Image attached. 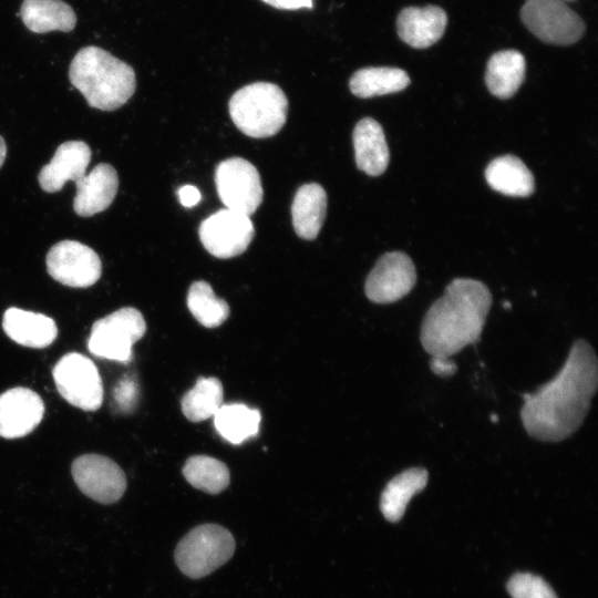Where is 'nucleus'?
<instances>
[{"label":"nucleus","instance_id":"4468645a","mask_svg":"<svg viewBox=\"0 0 598 598\" xmlns=\"http://www.w3.org/2000/svg\"><path fill=\"white\" fill-rule=\"evenodd\" d=\"M44 403L34 391L17 386L0 394V436L18 439L31 433L41 422Z\"/></svg>","mask_w":598,"mask_h":598},{"label":"nucleus","instance_id":"a211bd4d","mask_svg":"<svg viewBox=\"0 0 598 598\" xmlns=\"http://www.w3.org/2000/svg\"><path fill=\"white\" fill-rule=\"evenodd\" d=\"M2 327L10 339L35 349L50 346L58 336V328L52 318L14 307L4 312Z\"/></svg>","mask_w":598,"mask_h":598},{"label":"nucleus","instance_id":"6ab92c4d","mask_svg":"<svg viewBox=\"0 0 598 598\" xmlns=\"http://www.w3.org/2000/svg\"><path fill=\"white\" fill-rule=\"evenodd\" d=\"M352 140L358 168L370 176L381 175L390 159L382 126L375 120L364 117L357 123Z\"/></svg>","mask_w":598,"mask_h":598},{"label":"nucleus","instance_id":"ddd939ff","mask_svg":"<svg viewBox=\"0 0 598 598\" xmlns=\"http://www.w3.org/2000/svg\"><path fill=\"white\" fill-rule=\"evenodd\" d=\"M416 282L412 259L404 252L382 255L365 280V295L375 303H391L406 296Z\"/></svg>","mask_w":598,"mask_h":598},{"label":"nucleus","instance_id":"cd10ccee","mask_svg":"<svg viewBox=\"0 0 598 598\" xmlns=\"http://www.w3.org/2000/svg\"><path fill=\"white\" fill-rule=\"evenodd\" d=\"M183 475L192 486L209 494H218L229 484L228 467L207 455L189 457L183 467Z\"/></svg>","mask_w":598,"mask_h":598},{"label":"nucleus","instance_id":"f3484780","mask_svg":"<svg viewBox=\"0 0 598 598\" xmlns=\"http://www.w3.org/2000/svg\"><path fill=\"white\" fill-rule=\"evenodd\" d=\"M446 23L447 16L439 7H409L400 12L396 30L403 42L416 49H424L442 38Z\"/></svg>","mask_w":598,"mask_h":598},{"label":"nucleus","instance_id":"1a4fd4ad","mask_svg":"<svg viewBox=\"0 0 598 598\" xmlns=\"http://www.w3.org/2000/svg\"><path fill=\"white\" fill-rule=\"evenodd\" d=\"M217 194L226 208L252 215L262 203L264 190L257 168L247 159L220 162L215 172Z\"/></svg>","mask_w":598,"mask_h":598},{"label":"nucleus","instance_id":"5701e85b","mask_svg":"<svg viewBox=\"0 0 598 598\" xmlns=\"http://www.w3.org/2000/svg\"><path fill=\"white\" fill-rule=\"evenodd\" d=\"M20 16L27 28L35 33L68 32L76 23L73 9L61 0H24Z\"/></svg>","mask_w":598,"mask_h":598},{"label":"nucleus","instance_id":"39448f33","mask_svg":"<svg viewBox=\"0 0 598 598\" xmlns=\"http://www.w3.org/2000/svg\"><path fill=\"white\" fill-rule=\"evenodd\" d=\"M234 550L235 540L229 530L216 524H204L181 539L175 561L183 574L197 579L224 565Z\"/></svg>","mask_w":598,"mask_h":598},{"label":"nucleus","instance_id":"c85d7f7f","mask_svg":"<svg viewBox=\"0 0 598 598\" xmlns=\"http://www.w3.org/2000/svg\"><path fill=\"white\" fill-rule=\"evenodd\" d=\"M187 306L195 319L207 328L220 326L229 316L227 302L219 299L212 286L203 280L190 285L187 293Z\"/></svg>","mask_w":598,"mask_h":598},{"label":"nucleus","instance_id":"f8f14e48","mask_svg":"<svg viewBox=\"0 0 598 598\" xmlns=\"http://www.w3.org/2000/svg\"><path fill=\"white\" fill-rule=\"evenodd\" d=\"M71 472L80 491L102 504L117 502L126 489L123 470L104 455H81L72 463Z\"/></svg>","mask_w":598,"mask_h":598},{"label":"nucleus","instance_id":"20e7f679","mask_svg":"<svg viewBox=\"0 0 598 598\" xmlns=\"http://www.w3.org/2000/svg\"><path fill=\"white\" fill-rule=\"evenodd\" d=\"M234 124L255 138L277 134L286 123L288 100L283 91L269 82H255L236 91L228 103Z\"/></svg>","mask_w":598,"mask_h":598},{"label":"nucleus","instance_id":"bb28decb","mask_svg":"<svg viewBox=\"0 0 598 598\" xmlns=\"http://www.w3.org/2000/svg\"><path fill=\"white\" fill-rule=\"evenodd\" d=\"M223 385L217 378H199L182 399L184 415L192 422H199L214 416L223 405Z\"/></svg>","mask_w":598,"mask_h":598},{"label":"nucleus","instance_id":"7c9ffc66","mask_svg":"<svg viewBox=\"0 0 598 598\" xmlns=\"http://www.w3.org/2000/svg\"><path fill=\"white\" fill-rule=\"evenodd\" d=\"M430 368L439 377H451L457 370L455 362L448 357H431Z\"/></svg>","mask_w":598,"mask_h":598},{"label":"nucleus","instance_id":"a878e982","mask_svg":"<svg viewBox=\"0 0 598 598\" xmlns=\"http://www.w3.org/2000/svg\"><path fill=\"white\" fill-rule=\"evenodd\" d=\"M410 84L408 73L398 68H363L351 78V92L362 99L402 91Z\"/></svg>","mask_w":598,"mask_h":598},{"label":"nucleus","instance_id":"f704fd0d","mask_svg":"<svg viewBox=\"0 0 598 598\" xmlns=\"http://www.w3.org/2000/svg\"><path fill=\"white\" fill-rule=\"evenodd\" d=\"M564 2H570V1H575V0H563Z\"/></svg>","mask_w":598,"mask_h":598},{"label":"nucleus","instance_id":"9b49d317","mask_svg":"<svg viewBox=\"0 0 598 598\" xmlns=\"http://www.w3.org/2000/svg\"><path fill=\"white\" fill-rule=\"evenodd\" d=\"M49 275L60 283L73 288H86L101 277L102 262L89 246L75 240H62L47 254Z\"/></svg>","mask_w":598,"mask_h":598},{"label":"nucleus","instance_id":"72a5a7b5","mask_svg":"<svg viewBox=\"0 0 598 598\" xmlns=\"http://www.w3.org/2000/svg\"><path fill=\"white\" fill-rule=\"evenodd\" d=\"M7 155V145L3 137L0 135V167L2 166Z\"/></svg>","mask_w":598,"mask_h":598},{"label":"nucleus","instance_id":"f257e3e1","mask_svg":"<svg viewBox=\"0 0 598 598\" xmlns=\"http://www.w3.org/2000/svg\"><path fill=\"white\" fill-rule=\"evenodd\" d=\"M598 385L592 347L578 339L559 372L534 393L524 394L520 419L527 434L542 442H560L582 424Z\"/></svg>","mask_w":598,"mask_h":598},{"label":"nucleus","instance_id":"0eeeda50","mask_svg":"<svg viewBox=\"0 0 598 598\" xmlns=\"http://www.w3.org/2000/svg\"><path fill=\"white\" fill-rule=\"evenodd\" d=\"M520 19L534 35L550 44H573L585 32L581 18L563 0H526Z\"/></svg>","mask_w":598,"mask_h":598},{"label":"nucleus","instance_id":"c756f323","mask_svg":"<svg viewBox=\"0 0 598 598\" xmlns=\"http://www.w3.org/2000/svg\"><path fill=\"white\" fill-rule=\"evenodd\" d=\"M507 590L513 598H557L543 578L528 573L515 574L507 582Z\"/></svg>","mask_w":598,"mask_h":598},{"label":"nucleus","instance_id":"393cba45","mask_svg":"<svg viewBox=\"0 0 598 598\" xmlns=\"http://www.w3.org/2000/svg\"><path fill=\"white\" fill-rule=\"evenodd\" d=\"M260 412L241 403L221 405L214 414V424L218 434L231 444H240L257 435Z\"/></svg>","mask_w":598,"mask_h":598},{"label":"nucleus","instance_id":"2eb2a0df","mask_svg":"<svg viewBox=\"0 0 598 598\" xmlns=\"http://www.w3.org/2000/svg\"><path fill=\"white\" fill-rule=\"evenodd\" d=\"M91 148L82 141H68L58 146L53 158L44 165L38 181L47 193L62 189L68 181L78 182L85 175L91 161Z\"/></svg>","mask_w":598,"mask_h":598},{"label":"nucleus","instance_id":"9d476101","mask_svg":"<svg viewBox=\"0 0 598 598\" xmlns=\"http://www.w3.org/2000/svg\"><path fill=\"white\" fill-rule=\"evenodd\" d=\"M198 233L203 246L210 255L226 259L247 249L255 229L250 216L223 208L203 220Z\"/></svg>","mask_w":598,"mask_h":598},{"label":"nucleus","instance_id":"dca6fc26","mask_svg":"<svg viewBox=\"0 0 598 598\" xmlns=\"http://www.w3.org/2000/svg\"><path fill=\"white\" fill-rule=\"evenodd\" d=\"M75 186L73 209L79 216L90 217L113 203L118 189V176L112 165L101 163L75 182Z\"/></svg>","mask_w":598,"mask_h":598},{"label":"nucleus","instance_id":"b1692460","mask_svg":"<svg viewBox=\"0 0 598 598\" xmlns=\"http://www.w3.org/2000/svg\"><path fill=\"white\" fill-rule=\"evenodd\" d=\"M427 477L423 467H411L394 476L380 497L383 516L390 522L400 520L410 499L426 486Z\"/></svg>","mask_w":598,"mask_h":598},{"label":"nucleus","instance_id":"412c9836","mask_svg":"<svg viewBox=\"0 0 598 598\" xmlns=\"http://www.w3.org/2000/svg\"><path fill=\"white\" fill-rule=\"evenodd\" d=\"M485 178L493 189L507 196L526 197L535 189L533 174L514 155L493 159L485 169Z\"/></svg>","mask_w":598,"mask_h":598},{"label":"nucleus","instance_id":"473e14b6","mask_svg":"<svg viewBox=\"0 0 598 598\" xmlns=\"http://www.w3.org/2000/svg\"><path fill=\"white\" fill-rule=\"evenodd\" d=\"M264 2L282 10H297L312 8V0H262Z\"/></svg>","mask_w":598,"mask_h":598},{"label":"nucleus","instance_id":"2f4dec72","mask_svg":"<svg viewBox=\"0 0 598 598\" xmlns=\"http://www.w3.org/2000/svg\"><path fill=\"white\" fill-rule=\"evenodd\" d=\"M179 202L185 207H193L200 202L202 195L197 187L193 185H184L178 192Z\"/></svg>","mask_w":598,"mask_h":598},{"label":"nucleus","instance_id":"7ed1b4c3","mask_svg":"<svg viewBox=\"0 0 598 598\" xmlns=\"http://www.w3.org/2000/svg\"><path fill=\"white\" fill-rule=\"evenodd\" d=\"M69 79L91 107L114 111L124 105L136 87L131 65L97 47L82 48L73 58Z\"/></svg>","mask_w":598,"mask_h":598},{"label":"nucleus","instance_id":"423d86ee","mask_svg":"<svg viewBox=\"0 0 598 598\" xmlns=\"http://www.w3.org/2000/svg\"><path fill=\"white\" fill-rule=\"evenodd\" d=\"M145 332L142 313L133 307H124L92 324L87 348L95 357L127 363L132 359L133 344Z\"/></svg>","mask_w":598,"mask_h":598},{"label":"nucleus","instance_id":"6e6552de","mask_svg":"<svg viewBox=\"0 0 598 598\" xmlns=\"http://www.w3.org/2000/svg\"><path fill=\"white\" fill-rule=\"evenodd\" d=\"M59 393L70 404L84 411L102 405L103 384L96 365L87 357L70 352L52 370Z\"/></svg>","mask_w":598,"mask_h":598},{"label":"nucleus","instance_id":"4be33fe9","mask_svg":"<svg viewBox=\"0 0 598 598\" xmlns=\"http://www.w3.org/2000/svg\"><path fill=\"white\" fill-rule=\"evenodd\" d=\"M526 62L516 50L494 53L486 66L485 82L489 92L499 99H509L524 81Z\"/></svg>","mask_w":598,"mask_h":598},{"label":"nucleus","instance_id":"aec40b11","mask_svg":"<svg viewBox=\"0 0 598 598\" xmlns=\"http://www.w3.org/2000/svg\"><path fill=\"white\" fill-rule=\"evenodd\" d=\"M327 194L317 183L302 185L291 205L292 225L296 234L303 239H315L324 221Z\"/></svg>","mask_w":598,"mask_h":598},{"label":"nucleus","instance_id":"f03ea898","mask_svg":"<svg viewBox=\"0 0 598 598\" xmlns=\"http://www.w3.org/2000/svg\"><path fill=\"white\" fill-rule=\"evenodd\" d=\"M492 306V295L482 281L456 278L426 311L421 344L431 357H451L476 342Z\"/></svg>","mask_w":598,"mask_h":598}]
</instances>
